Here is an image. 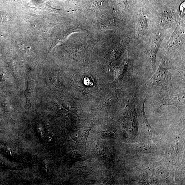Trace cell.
I'll return each instance as SVG.
<instances>
[{
  "instance_id": "52a82bcc",
  "label": "cell",
  "mask_w": 185,
  "mask_h": 185,
  "mask_svg": "<svg viewBox=\"0 0 185 185\" xmlns=\"http://www.w3.org/2000/svg\"><path fill=\"white\" fill-rule=\"evenodd\" d=\"M84 83L87 86H92L93 84L91 80L88 77H86L84 80Z\"/></svg>"
},
{
  "instance_id": "7a4b0ae2",
  "label": "cell",
  "mask_w": 185,
  "mask_h": 185,
  "mask_svg": "<svg viewBox=\"0 0 185 185\" xmlns=\"http://www.w3.org/2000/svg\"><path fill=\"white\" fill-rule=\"evenodd\" d=\"M163 37L162 34H158L153 36L150 42L149 52L152 61L153 63L155 61L157 54L162 42Z\"/></svg>"
},
{
  "instance_id": "8992f818",
  "label": "cell",
  "mask_w": 185,
  "mask_h": 185,
  "mask_svg": "<svg viewBox=\"0 0 185 185\" xmlns=\"http://www.w3.org/2000/svg\"><path fill=\"white\" fill-rule=\"evenodd\" d=\"M185 102L184 95H176L165 100L163 104L165 105H172L177 107L184 104Z\"/></svg>"
},
{
  "instance_id": "ba28073f",
  "label": "cell",
  "mask_w": 185,
  "mask_h": 185,
  "mask_svg": "<svg viewBox=\"0 0 185 185\" xmlns=\"http://www.w3.org/2000/svg\"><path fill=\"white\" fill-rule=\"evenodd\" d=\"M87 129L86 131V132H85V133H84V134H85V137L86 138V143L87 141L88 135H89V132L90 131V130L91 129V128H87Z\"/></svg>"
},
{
  "instance_id": "6da1fadb",
  "label": "cell",
  "mask_w": 185,
  "mask_h": 185,
  "mask_svg": "<svg viewBox=\"0 0 185 185\" xmlns=\"http://www.w3.org/2000/svg\"><path fill=\"white\" fill-rule=\"evenodd\" d=\"M151 80L152 85L157 89L172 90L171 65L167 58L164 57L162 58L159 67Z\"/></svg>"
},
{
  "instance_id": "5b68a950",
  "label": "cell",
  "mask_w": 185,
  "mask_h": 185,
  "mask_svg": "<svg viewBox=\"0 0 185 185\" xmlns=\"http://www.w3.org/2000/svg\"><path fill=\"white\" fill-rule=\"evenodd\" d=\"M182 37L181 31L180 26L178 25L171 36L167 43V46L169 48H171L175 46L178 44Z\"/></svg>"
},
{
  "instance_id": "277c9868",
  "label": "cell",
  "mask_w": 185,
  "mask_h": 185,
  "mask_svg": "<svg viewBox=\"0 0 185 185\" xmlns=\"http://www.w3.org/2000/svg\"><path fill=\"white\" fill-rule=\"evenodd\" d=\"M148 29V23L146 15L142 14L140 16L136 25L137 33L139 35L145 34Z\"/></svg>"
},
{
  "instance_id": "3957f363",
  "label": "cell",
  "mask_w": 185,
  "mask_h": 185,
  "mask_svg": "<svg viewBox=\"0 0 185 185\" xmlns=\"http://www.w3.org/2000/svg\"><path fill=\"white\" fill-rule=\"evenodd\" d=\"M177 19L176 16L172 11H165L161 14L159 17V23L160 25L164 26L170 24L176 23Z\"/></svg>"
}]
</instances>
